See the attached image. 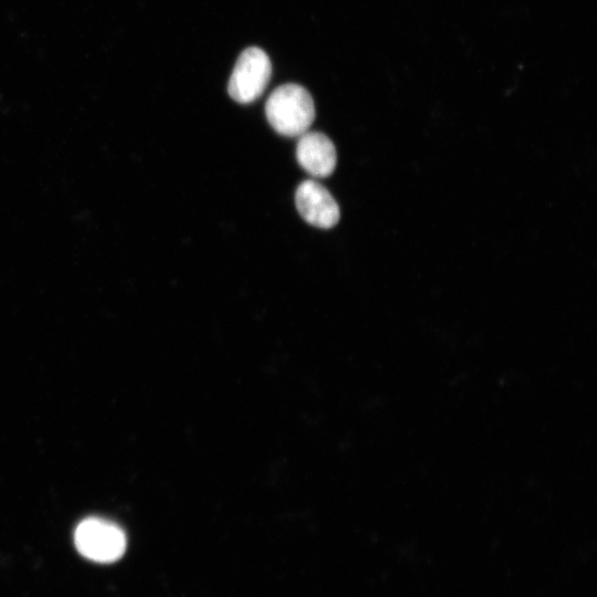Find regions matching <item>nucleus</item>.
Listing matches in <instances>:
<instances>
[{"instance_id":"5","label":"nucleus","mask_w":597,"mask_h":597,"mask_svg":"<svg viewBox=\"0 0 597 597\" xmlns=\"http://www.w3.org/2000/svg\"><path fill=\"white\" fill-rule=\"evenodd\" d=\"M296 159L313 177H327L336 167V149L333 142L320 132H305L298 136Z\"/></svg>"},{"instance_id":"3","label":"nucleus","mask_w":597,"mask_h":597,"mask_svg":"<svg viewBox=\"0 0 597 597\" xmlns=\"http://www.w3.org/2000/svg\"><path fill=\"white\" fill-rule=\"evenodd\" d=\"M271 71L266 53L255 46L248 48L240 54L229 78V95L240 104L254 102L266 88Z\"/></svg>"},{"instance_id":"2","label":"nucleus","mask_w":597,"mask_h":597,"mask_svg":"<svg viewBox=\"0 0 597 597\" xmlns=\"http://www.w3.org/2000/svg\"><path fill=\"white\" fill-rule=\"evenodd\" d=\"M74 543L77 551L96 563H113L126 549V535L123 530L104 519L87 517L75 528Z\"/></svg>"},{"instance_id":"1","label":"nucleus","mask_w":597,"mask_h":597,"mask_svg":"<svg viewBox=\"0 0 597 597\" xmlns=\"http://www.w3.org/2000/svg\"><path fill=\"white\" fill-rule=\"evenodd\" d=\"M265 115L276 133L298 137L307 132L315 118L314 102L303 86L284 84L271 93L265 103Z\"/></svg>"},{"instance_id":"4","label":"nucleus","mask_w":597,"mask_h":597,"mask_svg":"<svg viewBox=\"0 0 597 597\" xmlns=\"http://www.w3.org/2000/svg\"><path fill=\"white\" fill-rule=\"evenodd\" d=\"M296 208L310 224L333 228L339 220V208L329 191L314 180L303 181L295 192Z\"/></svg>"}]
</instances>
